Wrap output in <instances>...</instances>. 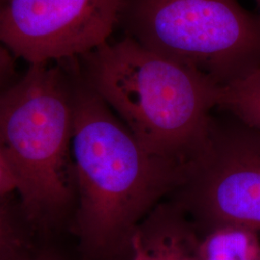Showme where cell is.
Returning a JSON list of instances; mask_svg holds the SVG:
<instances>
[{"label": "cell", "mask_w": 260, "mask_h": 260, "mask_svg": "<svg viewBox=\"0 0 260 260\" xmlns=\"http://www.w3.org/2000/svg\"><path fill=\"white\" fill-rule=\"evenodd\" d=\"M72 154L81 260H130L142 220L180 183L185 163L145 149L84 80H75Z\"/></svg>", "instance_id": "cell-1"}, {"label": "cell", "mask_w": 260, "mask_h": 260, "mask_svg": "<svg viewBox=\"0 0 260 260\" xmlns=\"http://www.w3.org/2000/svg\"><path fill=\"white\" fill-rule=\"evenodd\" d=\"M81 59L84 80L145 149L181 163L195 153L222 87L127 36Z\"/></svg>", "instance_id": "cell-2"}, {"label": "cell", "mask_w": 260, "mask_h": 260, "mask_svg": "<svg viewBox=\"0 0 260 260\" xmlns=\"http://www.w3.org/2000/svg\"><path fill=\"white\" fill-rule=\"evenodd\" d=\"M75 87L60 68L41 64L0 90V153L17 179L21 211L37 228L57 221L75 196Z\"/></svg>", "instance_id": "cell-3"}, {"label": "cell", "mask_w": 260, "mask_h": 260, "mask_svg": "<svg viewBox=\"0 0 260 260\" xmlns=\"http://www.w3.org/2000/svg\"><path fill=\"white\" fill-rule=\"evenodd\" d=\"M125 36L220 87L260 69V16L237 0H125Z\"/></svg>", "instance_id": "cell-4"}, {"label": "cell", "mask_w": 260, "mask_h": 260, "mask_svg": "<svg viewBox=\"0 0 260 260\" xmlns=\"http://www.w3.org/2000/svg\"><path fill=\"white\" fill-rule=\"evenodd\" d=\"M225 114V120L212 115L171 202L201 235L223 225L259 233L260 131Z\"/></svg>", "instance_id": "cell-5"}, {"label": "cell", "mask_w": 260, "mask_h": 260, "mask_svg": "<svg viewBox=\"0 0 260 260\" xmlns=\"http://www.w3.org/2000/svg\"><path fill=\"white\" fill-rule=\"evenodd\" d=\"M125 0H6L0 41L28 65L83 57L109 42Z\"/></svg>", "instance_id": "cell-6"}, {"label": "cell", "mask_w": 260, "mask_h": 260, "mask_svg": "<svg viewBox=\"0 0 260 260\" xmlns=\"http://www.w3.org/2000/svg\"><path fill=\"white\" fill-rule=\"evenodd\" d=\"M201 234L176 204L161 202L139 223L130 260H202Z\"/></svg>", "instance_id": "cell-7"}, {"label": "cell", "mask_w": 260, "mask_h": 260, "mask_svg": "<svg viewBox=\"0 0 260 260\" xmlns=\"http://www.w3.org/2000/svg\"><path fill=\"white\" fill-rule=\"evenodd\" d=\"M202 260H260L259 233L243 226L223 225L201 235Z\"/></svg>", "instance_id": "cell-8"}, {"label": "cell", "mask_w": 260, "mask_h": 260, "mask_svg": "<svg viewBox=\"0 0 260 260\" xmlns=\"http://www.w3.org/2000/svg\"><path fill=\"white\" fill-rule=\"evenodd\" d=\"M217 109L260 131V69L222 87Z\"/></svg>", "instance_id": "cell-9"}, {"label": "cell", "mask_w": 260, "mask_h": 260, "mask_svg": "<svg viewBox=\"0 0 260 260\" xmlns=\"http://www.w3.org/2000/svg\"><path fill=\"white\" fill-rule=\"evenodd\" d=\"M28 226L26 218L0 199V260H21L36 247Z\"/></svg>", "instance_id": "cell-10"}, {"label": "cell", "mask_w": 260, "mask_h": 260, "mask_svg": "<svg viewBox=\"0 0 260 260\" xmlns=\"http://www.w3.org/2000/svg\"><path fill=\"white\" fill-rule=\"evenodd\" d=\"M15 59L9 49L0 41V90L12 84L15 75Z\"/></svg>", "instance_id": "cell-11"}, {"label": "cell", "mask_w": 260, "mask_h": 260, "mask_svg": "<svg viewBox=\"0 0 260 260\" xmlns=\"http://www.w3.org/2000/svg\"><path fill=\"white\" fill-rule=\"evenodd\" d=\"M18 184L14 173L7 161L0 153V199L7 198L12 193H17Z\"/></svg>", "instance_id": "cell-12"}, {"label": "cell", "mask_w": 260, "mask_h": 260, "mask_svg": "<svg viewBox=\"0 0 260 260\" xmlns=\"http://www.w3.org/2000/svg\"><path fill=\"white\" fill-rule=\"evenodd\" d=\"M21 260H65V258L52 249H39L35 247Z\"/></svg>", "instance_id": "cell-13"}, {"label": "cell", "mask_w": 260, "mask_h": 260, "mask_svg": "<svg viewBox=\"0 0 260 260\" xmlns=\"http://www.w3.org/2000/svg\"><path fill=\"white\" fill-rule=\"evenodd\" d=\"M255 2H256V4H257V6H258V9H259L260 12V0H255Z\"/></svg>", "instance_id": "cell-14"}, {"label": "cell", "mask_w": 260, "mask_h": 260, "mask_svg": "<svg viewBox=\"0 0 260 260\" xmlns=\"http://www.w3.org/2000/svg\"><path fill=\"white\" fill-rule=\"evenodd\" d=\"M5 1H6V0H0V6H1Z\"/></svg>", "instance_id": "cell-15"}]
</instances>
